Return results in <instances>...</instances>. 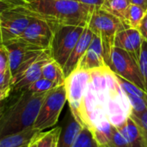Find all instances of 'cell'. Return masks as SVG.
Wrapping results in <instances>:
<instances>
[{
  "label": "cell",
  "instance_id": "d6986e66",
  "mask_svg": "<svg viewBox=\"0 0 147 147\" xmlns=\"http://www.w3.org/2000/svg\"><path fill=\"white\" fill-rule=\"evenodd\" d=\"M41 77L53 82L58 86L64 84L65 80L62 67L53 59L44 65Z\"/></svg>",
  "mask_w": 147,
  "mask_h": 147
},
{
  "label": "cell",
  "instance_id": "e575fe53",
  "mask_svg": "<svg viewBox=\"0 0 147 147\" xmlns=\"http://www.w3.org/2000/svg\"><path fill=\"white\" fill-rule=\"evenodd\" d=\"M35 138V137H34ZM34 140L28 144V147H36V145H35V141H34Z\"/></svg>",
  "mask_w": 147,
  "mask_h": 147
},
{
  "label": "cell",
  "instance_id": "7c38bea8",
  "mask_svg": "<svg viewBox=\"0 0 147 147\" xmlns=\"http://www.w3.org/2000/svg\"><path fill=\"white\" fill-rule=\"evenodd\" d=\"M104 66L107 65L105 64L103 45L102 40L94 34L89 47L81 58L76 69L92 71Z\"/></svg>",
  "mask_w": 147,
  "mask_h": 147
},
{
  "label": "cell",
  "instance_id": "d590c367",
  "mask_svg": "<svg viewBox=\"0 0 147 147\" xmlns=\"http://www.w3.org/2000/svg\"><path fill=\"white\" fill-rule=\"evenodd\" d=\"M28 145H25V146H20V147H28Z\"/></svg>",
  "mask_w": 147,
  "mask_h": 147
},
{
  "label": "cell",
  "instance_id": "5bb4252c",
  "mask_svg": "<svg viewBox=\"0 0 147 147\" xmlns=\"http://www.w3.org/2000/svg\"><path fill=\"white\" fill-rule=\"evenodd\" d=\"M93 37H94V34L90 30L88 27H85L80 38L78 39L77 44L75 45L69 58L67 59L65 65L62 68L65 78L69 76L74 70H76L78 62L80 61L81 58L83 57L87 48L89 47Z\"/></svg>",
  "mask_w": 147,
  "mask_h": 147
},
{
  "label": "cell",
  "instance_id": "277c9868",
  "mask_svg": "<svg viewBox=\"0 0 147 147\" xmlns=\"http://www.w3.org/2000/svg\"><path fill=\"white\" fill-rule=\"evenodd\" d=\"M67 102L65 84L57 86L48 91L42 102L34 128L39 132L54 127L59 119L60 114Z\"/></svg>",
  "mask_w": 147,
  "mask_h": 147
},
{
  "label": "cell",
  "instance_id": "5b68a950",
  "mask_svg": "<svg viewBox=\"0 0 147 147\" xmlns=\"http://www.w3.org/2000/svg\"><path fill=\"white\" fill-rule=\"evenodd\" d=\"M84 29V27L79 26H61L53 30L49 50L52 59L62 68L80 38Z\"/></svg>",
  "mask_w": 147,
  "mask_h": 147
},
{
  "label": "cell",
  "instance_id": "484cf974",
  "mask_svg": "<svg viewBox=\"0 0 147 147\" xmlns=\"http://www.w3.org/2000/svg\"><path fill=\"white\" fill-rule=\"evenodd\" d=\"M108 147H131L118 127L113 126Z\"/></svg>",
  "mask_w": 147,
  "mask_h": 147
},
{
  "label": "cell",
  "instance_id": "7a4b0ae2",
  "mask_svg": "<svg viewBox=\"0 0 147 147\" xmlns=\"http://www.w3.org/2000/svg\"><path fill=\"white\" fill-rule=\"evenodd\" d=\"M19 96L7 105L0 115V140L34 127L47 93L18 91Z\"/></svg>",
  "mask_w": 147,
  "mask_h": 147
},
{
  "label": "cell",
  "instance_id": "8fae6325",
  "mask_svg": "<svg viewBox=\"0 0 147 147\" xmlns=\"http://www.w3.org/2000/svg\"><path fill=\"white\" fill-rule=\"evenodd\" d=\"M52 59L50 50H44L40 56L27 68V70L11 83V91L26 90L30 84L41 78L44 65Z\"/></svg>",
  "mask_w": 147,
  "mask_h": 147
},
{
  "label": "cell",
  "instance_id": "4fadbf2b",
  "mask_svg": "<svg viewBox=\"0 0 147 147\" xmlns=\"http://www.w3.org/2000/svg\"><path fill=\"white\" fill-rule=\"evenodd\" d=\"M142 42L143 38L138 29L126 28L118 32L115 35L114 47L127 52L138 62Z\"/></svg>",
  "mask_w": 147,
  "mask_h": 147
},
{
  "label": "cell",
  "instance_id": "2e32d148",
  "mask_svg": "<svg viewBox=\"0 0 147 147\" xmlns=\"http://www.w3.org/2000/svg\"><path fill=\"white\" fill-rule=\"evenodd\" d=\"M118 128L130 146L144 147V141L141 133L137 124L130 117H128L126 121Z\"/></svg>",
  "mask_w": 147,
  "mask_h": 147
},
{
  "label": "cell",
  "instance_id": "8992f818",
  "mask_svg": "<svg viewBox=\"0 0 147 147\" xmlns=\"http://www.w3.org/2000/svg\"><path fill=\"white\" fill-rule=\"evenodd\" d=\"M34 19L25 6L9 9L0 14V44L16 40Z\"/></svg>",
  "mask_w": 147,
  "mask_h": 147
},
{
  "label": "cell",
  "instance_id": "d4e9b609",
  "mask_svg": "<svg viewBox=\"0 0 147 147\" xmlns=\"http://www.w3.org/2000/svg\"><path fill=\"white\" fill-rule=\"evenodd\" d=\"M129 117L137 124L143 138L144 147H147V109L138 115L130 114Z\"/></svg>",
  "mask_w": 147,
  "mask_h": 147
},
{
  "label": "cell",
  "instance_id": "f1b7e54d",
  "mask_svg": "<svg viewBox=\"0 0 147 147\" xmlns=\"http://www.w3.org/2000/svg\"><path fill=\"white\" fill-rule=\"evenodd\" d=\"M11 89V74L10 71L0 72V90Z\"/></svg>",
  "mask_w": 147,
  "mask_h": 147
},
{
  "label": "cell",
  "instance_id": "836d02e7",
  "mask_svg": "<svg viewBox=\"0 0 147 147\" xmlns=\"http://www.w3.org/2000/svg\"><path fill=\"white\" fill-rule=\"evenodd\" d=\"M6 101H7V98L5 100H3L0 102V115L3 111V109H4V106H5V103H6Z\"/></svg>",
  "mask_w": 147,
  "mask_h": 147
},
{
  "label": "cell",
  "instance_id": "3957f363",
  "mask_svg": "<svg viewBox=\"0 0 147 147\" xmlns=\"http://www.w3.org/2000/svg\"><path fill=\"white\" fill-rule=\"evenodd\" d=\"M87 27L95 35L102 40L104 49L105 64L107 65L111 50L114 47L115 35L121 30L129 27L119 18L103 10L100 7H96L94 9Z\"/></svg>",
  "mask_w": 147,
  "mask_h": 147
},
{
  "label": "cell",
  "instance_id": "d6a6232c",
  "mask_svg": "<svg viewBox=\"0 0 147 147\" xmlns=\"http://www.w3.org/2000/svg\"><path fill=\"white\" fill-rule=\"evenodd\" d=\"M130 3L132 4H137V5H140L143 8L147 9V0H128Z\"/></svg>",
  "mask_w": 147,
  "mask_h": 147
},
{
  "label": "cell",
  "instance_id": "9a60e30c",
  "mask_svg": "<svg viewBox=\"0 0 147 147\" xmlns=\"http://www.w3.org/2000/svg\"><path fill=\"white\" fill-rule=\"evenodd\" d=\"M60 127L57 147H72L84 127L77 121L71 110H68L64 119L63 126Z\"/></svg>",
  "mask_w": 147,
  "mask_h": 147
},
{
  "label": "cell",
  "instance_id": "52a82bcc",
  "mask_svg": "<svg viewBox=\"0 0 147 147\" xmlns=\"http://www.w3.org/2000/svg\"><path fill=\"white\" fill-rule=\"evenodd\" d=\"M8 53L11 83L22 75L44 51L14 40L3 45Z\"/></svg>",
  "mask_w": 147,
  "mask_h": 147
},
{
  "label": "cell",
  "instance_id": "9c48e42d",
  "mask_svg": "<svg viewBox=\"0 0 147 147\" xmlns=\"http://www.w3.org/2000/svg\"><path fill=\"white\" fill-rule=\"evenodd\" d=\"M90 80V71L82 69L74 70L65 80L64 84L69 109L78 122L81 105Z\"/></svg>",
  "mask_w": 147,
  "mask_h": 147
},
{
  "label": "cell",
  "instance_id": "44dd1931",
  "mask_svg": "<svg viewBox=\"0 0 147 147\" xmlns=\"http://www.w3.org/2000/svg\"><path fill=\"white\" fill-rule=\"evenodd\" d=\"M146 9L137 4H129L127 15V25L129 28L139 29L140 22L146 12Z\"/></svg>",
  "mask_w": 147,
  "mask_h": 147
},
{
  "label": "cell",
  "instance_id": "f546056e",
  "mask_svg": "<svg viewBox=\"0 0 147 147\" xmlns=\"http://www.w3.org/2000/svg\"><path fill=\"white\" fill-rule=\"evenodd\" d=\"M139 32L140 33L143 40H147V10L140 22V25L139 27Z\"/></svg>",
  "mask_w": 147,
  "mask_h": 147
},
{
  "label": "cell",
  "instance_id": "1f68e13d",
  "mask_svg": "<svg viewBox=\"0 0 147 147\" xmlns=\"http://www.w3.org/2000/svg\"><path fill=\"white\" fill-rule=\"evenodd\" d=\"M11 92V89H6V90H0V102L3 100H5L8 98Z\"/></svg>",
  "mask_w": 147,
  "mask_h": 147
},
{
  "label": "cell",
  "instance_id": "6da1fadb",
  "mask_svg": "<svg viewBox=\"0 0 147 147\" xmlns=\"http://www.w3.org/2000/svg\"><path fill=\"white\" fill-rule=\"evenodd\" d=\"M24 6L31 16L46 22L53 30L61 26L87 27L96 8L73 0H27Z\"/></svg>",
  "mask_w": 147,
  "mask_h": 147
},
{
  "label": "cell",
  "instance_id": "cb8c5ba5",
  "mask_svg": "<svg viewBox=\"0 0 147 147\" xmlns=\"http://www.w3.org/2000/svg\"><path fill=\"white\" fill-rule=\"evenodd\" d=\"M138 65L144 81L146 91L147 92V40H143L141 45V50L138 59Z\"/></svg>",
  "mask_w": 147,
  "mask_h": 147
},
{
  "label": "cell",
  "instance_id": "ac0fdd59",
  "mask_svg": "<svg viewBox=\"0 0 147 147\" xmlns=\"http://www.w3.org/2000/svg\"><path fill=\"white\" fill-rule=\"evenodd\" d=\"M129 4L128 0H104L100 8L119 18L127 25V15Z\"/></svg>",
  "mask_w": 147,
  "mask_h": 147
},
{
  "label": "cell",
  "instance_id": "7402d4cb",
  "mask_svg": "<svg viewBox=\"0 0 147 147\" xmlns=\"http://www.w3.org/2000/svg\"><path fill=\"white\" fill-rule=\"evenodd\" d=\"M57 86L58 85L53 82L41 77L32 84H30L26 90H28L32 93H47Z\"/></svg>",
  "mask_w": 147,
  "mask_h": 147
},
{
  "label": "cell",
  "instance_id": "ffe728a7",
  "mask_svg": "<svg viewBox=\"0 0 147 147\" xmlns=\"http://www.w3.org/2000/svg\"><path fill=\"white\" fill-rule=\"evenodd\" d=\"M60 130V127H55L47 132H40L34 138L36 147H57Z\"/></svg>",
  "mask_w": 147,
  "mask_h": 147
},
{
  "label": "cell",
  "instance_id": "30bf717a",
  "mask_svg": "<svg viewBox=\"0 0 147 147\" xmlns=\"http://www.w3.org/2000/svg\"><path fill=\"white\" fill-rule=\"evenodd\" d=\"M53 35V30L46 22L34 18L16 40L41 50H47L50 49Z\"/></svg>",
  "mask_w": 147,
  "mask_h": 147
},
{
  "label": "cell",
  "instance_id": "e0dca14e",
  "mask_svg": "<svg viewBox=\"0 0 147 147\" xmlns=\"http://www.w3.org/2000/svg\"><path fill=\"white\" fill-rule=\"evenodd\" d=\"M40 132L31 127L22 133L12 134L0 140V147H20L29 144Z\"/></svg>",
  "mask_w": 147,
  "mask_h": 147
},
{
  "label": "cell",
  "instance_id": "8d00e7d4",
  "mask_svg": "<svg viewBox=\"0 0 147 147\" xmlns=\"http://www.w3.org/2000/svg\"><path fill=\"white\" fill-rule=\"evenodd\" d=\"M24 1H27V0H24Z\"/></svg>",
  "mask_w": 147,
  "mask_h": 147
},
{
  "label": "cell",
  "instance_id": "4316f807",
  "mask_svg": "<svg viewBox=\"0 0 147 147\" xmlns=\"http://www.w3.org/2000/svg\"><path fill=\"white\" fill-rule=\"evenodd\" d=\"M25 4L26 1L24 0H0V14L9 9L17 6H24Z\"/></svg>",
  "mask_w": 147,
  "mask_h": 147
},
{
  "label": "cell",
  "instance_id": "4dcf8cb0",
  "mask_svg": "<svg viewBox=\"0 0 147 147\" xmlns=\"http://www.w3.org/2000/svg\"><path fill=\"white\" fill-rule=\"evenodd\" d=\"M81 3L88 4V5H92V6H96V7H101L104 0H73Z\"/></svg>",
  "mask_w": 147,
  "mask_h": 147
},
{
  "label": "cell",
  "instance_id": "ba28073f",
  "mask_svg": "<svg viewBox=\"0 0 147 147\" xmlns=\"http://www.w3.org/2000/svg\"><path fill=\"white\" fill-rule=\"evenodd\" d=\"M107 66L117 76L146 91L138 62L127 52L114 47L111 50Z\"/></svg>",
  "mask_w": 147,
  "mask_h": 147
},
{
  "label": "cell",
  "instance_id": "603a6c76",
  "mask_svg": "<svg viewBox=\"0 0 147 147\" xmlns=\"http://www.w3.org/2000/svg\"><path fill=\"white\" fill-rule=\"evenodd\" d=\"M72 147H98L95 142V140L92 136L90 131L86 128L83 127L81 132L79 133L74 145Z\"/></svg>",
  "mask_w": 147,
  "mask_h": 147
},
{
  "label": "cell",
  "instance_id": "83f0119b",
  "mask_svg": "<svg viewBox=\"0 0 147 147\" xmlns=\"http://www.w3.org/2000/svg\"><path fill=\"white\" fill-rule=\"evenodd\" d=\"M9 71V57L5 47L0 44V72H5Z\"/></svg>",
  "mask_w": 147,
  "mask_h": 147
}]
</instances>
